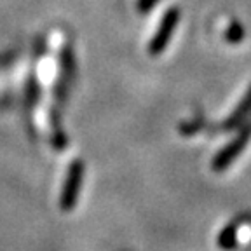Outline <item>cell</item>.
Here are the masks:
<instances>
[{
    "instance_id": "6da1fadb",
    "label": "cell",
    "mask_w": 251,
    "mask_h": 251,
    "mask_svg": "<svg viewBox=\"0 0 251 251\" xmlns=\"http://www.w3.org/2000/svg\"><path fill=\"white\" fill-rule=\"evenodd\" d=\"M178 20H180V11H178V7H169L168 11H166L164 18H162L161 25H159L157 33L152 37V40H150V46H149L150 54L157 56L164 51L166 46L169 44V39H171L173 31H175V28H176Z\"/></svg>"
},
{
    "instance_id": "7a4b0ae2",
    "label": "cell",
    "mask_w": 251,
    "mask_h": 251,
    "mask_svg": "<svg viewBox=\"0 0 251 251\" xmlns=\"http://www.w3.org/2000/svg\"><path fill=\"white\" fill-rule=\"evenodd\" d=\"M80 173H82V168L80 164H75L70 171V176H68V183L65 187V192H63V201H61V206L65 209L72 208L75 202V197H77V190H78V185H80Z\"/></svg>"
},
{
    "instance_id": "3957f363",
    "label": "cell",
    "mask_w": 251,
    "mask_h": 251,
    "mask_svg": "<svg viewBox=\"0 0 251 251\" xmlns=\"http://www.w3.org/2000/svg\"><path fill=\"white\" fill-rule=\"evenodd\" d=\"M234 243L239 246H246L251 243V225L243 224L234 230Z\"/></svg>"
},
{
    "instance_id": "277c9868",
    "label": "cell",
    "mask_w": 251,
    "mask_h": 251,
    "mask_svg": "<svg viewBox=\"0 0 251 251\" xmlns=\"http://www.w3.org/2000/svg\"><path fill=\"white\" fill-rule=\"evenodd\" d=\"M243 37H244V30H243V26H241V23L232 21L227 30H225V39L230 44H239L241 40H243Z\"/></svg>"
},
{
    "instance_id": "5b68a950",
    "label": "cell",
    "mask_w": 251,
    "mask_h": 251,
    "mask_svg": "<svg viewBox=\"0 0 251 251\" xmlns=\"http://www.w3.org/2000/svg\"><path fill=\"white\" fill-rule=\"evenodd\" d=\"M159 2H161V0H138L136 9L140 12H149V11H152Z\"/></svg>"
}]
</instances>
